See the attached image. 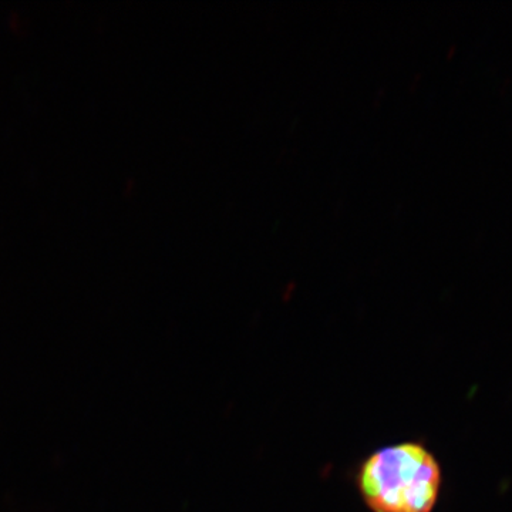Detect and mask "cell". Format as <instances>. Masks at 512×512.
Listing matches in <instances>:
<instances>
[{
  "label": "cell",
  "instance_id": "obj_1",
  "mask_svg": "<svg viewBox=\"0 0 512 512\" xmlns=\"http://www.w3.org/2000/svg\"><path fill=\"white\" fill-rule=\"evenodd\" d=\"M441 483L439 460L413 441L380 448L357 474L360 495L372 512H431Z\"/></svg>",
  "mask_w": 512,
  "mask_h": 512
}]
</instances>
